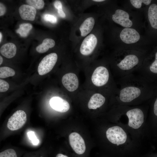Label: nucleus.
<instances>
[{"instance_id":"1","label":"nucleus","mask_w":157,"mask_h":157,"mask_svg":"<svg viewBox=\"0 0 157 157\" xmlns=\"http://www.w3.org/2000/svg\"><path fill=\"white\" fill-rule=\"evenodd\" d=\"M115 99L117 105L137 106L148 101L154 95L157 87L136 73L120 77Z\"/></svg>"},{"instance_id":"2","label":"nucleus","mask_w":157,"mask_h":157,"mask_svg":"<svg viewBox=\"0 0 157 157\" xmlns=\"http://www.w3.org/2000/svg\"><path fill=\"white\" fill-rule=\"evenodd\" d=\"M146 103L137 106L117 105L118 124L124 128L136 140L144 143L147 133L146 119L147 106Z\"/></svg>"},{"instance_id":"3","label":"nucleus","mask_w":157,"mask_h":157,"mask_svg":"<svg viewBox=\"0 0 157 157\" xmlns=\"http://www.w3.org/2000/svg\"><path fill=\"white\" fill-rule=\"evenodd\" d=\"M110 79V74L108 69L101 66L97 67L94 70L91 77L93 84L98 87H103L106 85Z\"/></svg>"},{"instance_id":"4","label":"nucleus","mask_w":157,"mask_h":157,"mask_svg":"<svg viewBox=\"0 0 157 157\" xmlns=\"http://www.w3.org/2000/svg\"><path fill=\"white\" fill-rule=\"evenodd\" d=\"M26 120L27 116L25 112L23 110H18L9 119L7 127L11 131L17 130L21 128Z\"/></svg>"},{"instance_id":"5","label":"nucleus","mask_w":157,"mask_h":157,"mask_svg":"<svg viewBox=\"0 0 157 157\" xmlns=\"http://www.w3.org/2000/svg\"><path fill=\"white\" fill-rule=\"evenodd\" d=\"M58 58L56 53H50L45 56L38 66V71L40 75H44L49 72L55 65Z\"/></svg>"},{"instance_id":"6","label":"nucleus","mask_w":157,"mask_h":157,"mask_svg":"<svg viewBox=\"0 0 157 157\" xmlns=\"http://www.w3.org/2000/svg\"><path fill=\"white\" fill-rule=\"evenodd\" d=\"M69 139L70 146L76 153L82 154L85 152L86 149L85 143L79 134L73 132L69 135Z\"/></svg>"},{"instance_id":"7","label":"nucleus","mask_w":157,"mask_h":157,"mask_svg":"<svg viewBox=\"0 0 157 157\" xmlns=\"http://www.w3.org/2000/svg\"><path fill=\"white\" fill-rule=\"evenodd\" d=\"M97 42L96 36L91 34L83 40L80 48V52L83 55L87 56L91 54L95 48Z\"/></svg>"},{"instance_id":"8","label":"nucleus","mask_w":157,"mask_h":157,"mask_svg":"<svg viewBox=\"0 0 157 157\" xmlns=\"http://www.w3.org/2000/svg\"><path fill=\"white\" fill-rule=\"evenodd\" d=\"M129 17L127 12L121 9H117L113 15L112 18L115 23L125 28H128L133 25V22Z\"/></svg>"},{"instance_id":"9","label":"nucleus","mask_w":157,"mask_h":157,"mask_svg":"<svg viewBox=\"0 0 157 157\" xmlns=\"http://www.w3.org/2000/svg\"><path fill=\"white\" fill-rule=\"evenodd\" d=\"M120 37L124 43L130 44L138 42L140 39V35L138 31L134 29L125 28L121 31Z\"/></svg>"},{"instance_id":"10","label":"nucleus","mask_w":157,"mask_h":157,"mask_svg":"<svg viewBox=\"0 0 157 157\" xmlns=\"http://www.w3.org/2000/svg\"><path fill=\"white\" fill-rule=\"evenodd\" d=\"M62 83L64 87L69 92L76 90L78 86V80L74 73H69L65 74L62 78Z\"/></svg>"},{"instance_id":"11","label":"nucleus","mask_w":157,"mask_h":157,"mask_svg":"<svg viewBox=\"0 0 157 157\" xmlns=\"http://www.w3.org/2000/svg\"><path fill=\"white\" fill-rule=\"evenodd\" d=\"M51 107L53 109L60 113H65L69 109L68 102L63 98L58 97H52L49 101Z\"/></svg>"},{"instance_id":"12","label":"nucleus","mask_w":157,"mask_h":157,"mask_svg":"<svg viewBox=\"0 0 157 157\" xmlns=\"http://www.w3.org/2000/svg\"><path fill=\"white\" fill-rule=\"evenodd\" d=\"M19 11L22 19L31 21L34 20L36 10L33 7L28 5L24 4L19 7Z\"/></svg>"},{"instance_id":"13","label":"nucleus","mask_w":157,"mask_h":157,"mask_svg":"<svg viewBox=\"0 0 157 157\" xmlns=\"http://www.w3.org/2000/svg\"><path fill=\"white\" fill-rule=\"evenodd\" d=\"M106 98L102 94L96 93L90 99L88 106L90 109H96L103 106L106 101Z\"/></svg>"},{"instance_id":"14","label":"nucleus","mask_w":157,"mask_h":157,"mask_svg":"<svg viewBox=\"0 0 157 157\" xmlns=\"http://www.w3.org/2000/svg\"><path fill=\"white\" fill-rule=\"evenodd\" d=\"M17 48L12 43H8L2 45L0 48L1 53L5 57L10 58L14 57L16 53Z\"/></svg>"},{"instance_id":"15","label":"nucleus","mask_w":157,"mask_h":157,"mask_svg":"<svg viewBox=\"0 0 157 157\" xmlns=\"http://www.w3.org/2000/svg\"><path fill=\"white\" fill-rule=\"evenodd\" d=\"M94 23V19L92 17H89L85 19L79 28L81 36L84 37L89 34L92 29Z\"/></svg>"},{"instance_id":"16","label":"nucleus","mask_w":157,"mask_h":157,"mask_svg":"<svg viewBox=\"0 0 157 157\" xmlns=\"http://www.w3.org/2000/svg\"><path fill=\"white\" fill-rule=\"evenodd\" d=\"M148 16L149 20L151 27L157 29V5L153 3L149 6Z\"/></svg>"},{"instance_id":"17","label":"nucleus","mask_w":157,"mask_h":157,"mask_svg":"<svg viewBox=\"0 0 157 157\" xmlns=\"http://www.w3.org/2000/svg\"><path fill=\"white\" fill-rule=\"evenodd\" d=\"M55 44V42L52 39L46 38L43 40L41 44L36 47V50L39 53H44L49 48L53 47Z\"/></svg>"},{"instance_id":"18","label":"nucleus","mask_w":157,"mask_h":157,"mask_svg":"<svg viewBox=\"0 0 157 157\" xmlns=\"http://www.w3.org/2000/svg\"><path fill=\"white\" fill-rule=\"evenodd\" d=\"M32 28V25L29 23H23L21 24L19 28L16 30V32L24 37H27L29 34L30 31Z\"/></svg>"},{"instance_id":"19","label":"nucleus","mask_w":157,"mask_h":157,"mask_svg":"<svg viewBox=\"0 0 157 157\" xmlns=\"http://www.w3.org/2000/svg\"><path fill=\"white\" fill-rule=\"evenodd\" d=\"M15 72L13 69L7 67H1L0 68V78H5L14 76Z\"/></svg>"},{"instance_id":"20","label":"nucleus","mask_w":157,"mask_h":157,"mask_svg":"<svg viewBox=\"0 0 157 157\" xmlns=\"http://www.w3.org/2000/svg\"><path fill=\"white\" fill-rule=\"evenodd\" d=\"M26 1L28 5L38 9L42 8L44 5V2L42 0H27Z\"/></svg>"},{"instance_id":"21","label":"nucleus","mask_w":157,"mask_h":157,"mask_svg":"<svg viewBox=\"0 0 157 157\" xmlns=\"http://www.w3.org/2000/svg\"><path fill=\"white\" fill-rule=\"evenodd\" d=\"M151 0H131L130 2L132 5L137 8H140L142 3L146 5H149L151 2Z\"/></svg>"},{"instance_id":"22","label":"nucleus","mask_w":157,"mask_h":157,"mask_svg":"<svg viewBox=\"0 0 157 157\" xmlns=\"http://www.w3.org/2000/svg\"><path fill=\"white\" fill-rule=\"evenodd\" d=\"M0 157H17V156L15 150L9 149L1 152Z\"/></svg>"},{"instance_id":"23","label":"nucleus","mask_w":157,"mask_h":157,"mask_svg":"<svg viewBox=\"0 0 157 157\" xmlns=\"http://www.w3.org/2000/svg\"><path fill=\"white\" fill-rule=\"evenodd\" d=\"M154 99L152 106V112L153 115L157 117V88L154 95L152 98Z\"/></svg>"},{"instance_id":"24","label":"nucleus","mask_w":157,"mask_h":157,"mask_svg":"<svg viewBox=\"0 0 157 157\" xmlns=\"http://www.w3.org/2000/svg\"><path fill=\"white\" fill-rule=\"evenodd\" d=\"M43 18L46 22H48L52 23L55 24L57 21V19L55 16L49 14H45L43 15Z\"/></svg>"},{"instance_id":"25","label":"nucleus","mask_w":157,"mask_h":157,"mask_svg":"<svg viewBox=\"0 0 157 157\" xmlns=\"http://www.w3.org/2000/svg\"><path fill=\"white\" fill-rule=\"evenodd\" d=\"M28 137L34 145H37L39 143V140L35 136L34 132L33 131H30L27 133Z\"/></svg>"},{"instance_id":"26","label":"nucleus","mask_w":157,"mask_h":157,"mask_svg":"<svg viewBox=\"0 0 157 157\" xmlns=\"http://www.w3.org/2000/svg\"><path fill=\"white\" fill-rule=\"evenodd\" d=\"M9 88V85L6 81L0 79V92H4L8 90Z\"/></svg>"},{"instance_id":"27","label":"nucleus","mask_w":157,"mask_h":157,"mask_svg":"<svg viewBox=\"0 0 157 157\" xmlns=\"http://www.w3.org/2000/svg\"><path fill=\"white\" fill-rule=\"evenodd\" d=\"M6 8L5 6L2 3H0V16L3 15L6 13Z\"/></svg>"},{"instance_id":"28","label":"nucleus","mask_w":157,"mask_h":157,"mask_svg":"<svg viewBox=\"0 0 157 157\" xmlns=\"http://www.w3.org/2000/svg\"><path fill=\"white\" fill-rule=\"evenodd\" d=\"M54 7L57 9L59 10L62 9V5L61 2L58 0L56 1L54 3Z\"/></svg>"},{"instance_id":"29","label":"nucleus","mask_w":157,"mask_h":157,"mask_svg":"<svg viewBox=\"0 0 157 157\" xmlns=\"http://www.w3.org/2000/svg\"><path fill=\"white\" fill-rule=\"evenodd\" d=\"M58 13L59 15L62 18H64L65 17V15L63 12V9H60L58 10Z\"/></svg>"},{"instance_id":"30","label":"nucleus","mask_w":157,"mask_h":157,"mask_svg":"<svg viewBox=\"0 0 157 157\" xmlns=\"http://www.w3.org/2000/svg\"><path fill=\"white\" fill-rule=\"evenodd\" d=\"M56 157H68L67 156L63 155L61 154H57Z\"/></svg>"},{"instance_id":"31","label":"nucleus","mask_w":157,"mask_h":157,"mask_svg":"<svg viewBox=\"0 0 157 157\" xmlns=\"http://www.w3.org/2000/svg\"><path fill=\"white\" fill-rule=\"evenodd\" d=\"M3 61V58L2 57L0 56V65H1Z\"/></svg>"},{"instance_id":"32","label":"nucleus","mask_w":157,"mask_h":157,"mask_svg":"<svg viewBox=\"0 0 157 157\" xmlns=\"http://www.w3.org/2000/svg\"><path fill=\"white\" fill-rule=\"evenodd\" d=\"M93 1L95 2H102V1H104L105 0H94Z\"/></svg>"},{"instance_id":"33","label":"nucleus","mask_w":157,"mask_h":157,"mask_svg":"<svg viewBox=\"0 0 157 157\" xmlns=\"http://www.w3.org/2000/svg\"><path fill=\"white\" fill-rule=\"evenodd\" d=\"M2 38V34L0 32V42H1V39Z\"/></svg>"},{"instance_id":"34","label":"nucleus","mask_w":157,"mask_h":157,"mask_svg":"<svg viewBox=\"0 0 157 157\" xmlns=\"http://www.w3.org/2000/svg\"></svg>"}]
</instances>
